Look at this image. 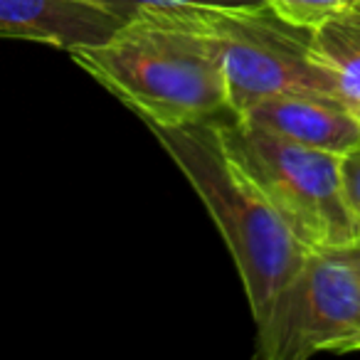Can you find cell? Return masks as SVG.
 <instances>
[{"mask_svg": "<svg viewBox=\"0 0 360 360\" xmlns=\"http://www.w3.org/2000/svg\"><path fill=\"white\" fill-rule=\"evenodd\" d=\"M178 11L220 57L232 116H242L257 101L279 94L340 99L335 79L314 57L311 32L279 20L266 6L255 11Z\"/></svg>", "mask_w": 360, "mask_h": 360, "instance_id": "4", "label": "cell"}, {"mask_svg": "<svg viewBox=\"0 0 360 360\" xmlns=\"http://www.w3.org/2000/svg\"><path fill=\"white\" fill-rule=\"evenodd\" d=\"M237 119L294 143L345 155L360 146V116L340 99L314 94H279L257 101Z\"/></svg>", "mask_w": 360, "mask_h": 360, "instance_id": "6", "label": "cell"}, {"mask_svg": "<svg viewBox=\"0 0 360 360\" xmlns=\"http://www.w3.org/2000/svg\"><path fill=\"white\" fill-rule=\"evenodd\" d=\"M70 55L143 124L232 116L220 57L178 8L136 13L109 40L75 47Z\"/></svg>", "mask_w": 360, "mask_h": 360, "instance_id": "1", "label": "cell"}, {"mask_svg": "<svg viewBox=\"0 0 360 360\" xmlns=\"http://www.w3.org/2000/svg\"><path fill=\"white\" fill-rule=\"evenodd\" d=\"M124 22L91 0H0V37L67 52L109 40Z\"/></svg>", "mask_w": 360, "mask_h": 360, "instance_id": "7", "label": "cell"}, {"mask_svg": "<svg viewBox=\"0 0 360 360\" xmlns=\"http://www.w3.org/2000/svg\"><path fill=\"white\" fill-rule=\"evenodd\" d=\"M227 148L311 250L360 245V227L343 200L340 155L294 143L245 119L220 121Z\"/></svg>", "mask_w": 360, "mask_h": 360, "instance_id": "3", "label": "cell"}, {"mask_svg": "<svg viewBox=\"0 0 360 360\" xmlns=\"http://www.w3.org/2000/svg\"><path fill=\"white\" fill-rule=\"evenodd\" d=\"M355 247L311 250L262 323L257 355L306 360L316 353L360 350V269Z\"/></svg>", "mask_w": 360, "mask_h": 360, "instance_id": "5", "label": "cell"}, {"mask_svg": "<svg viewBox=\"0 0 360 360\" xmlns=\"http://www.w3.org/2000/svg\"><path fill=\"white\" fill-rule=\"evenodd\" d=\"M198 193L240 271L255 326L301 271L311 247L227 148L220 121L146 124Z\"/></svg>", "mask_w": 360, "mask_h": 360, "instance_id": "2", "label": "cell"}, {"mask_svg": "<svg viewBox=\"0 0 360 360\" xmlns=\"http://www.w3.org/2000/svg\"><path fill=\"white\" fill-rule=\"evenodd\" d=\"M311 50L335 79L340 101L360 116V0L311 32Z\"/></svg>", "mask_w": 360, "mask_h": 360, "instance_id": "8", "label": "cell"}, {"mask_svg": "<svg viewBox=\"0 0 360 360\" xmlns=\"http://www.w3.org/2000/svg\"><path fill=\"white\" fill-rule=\"evenodd\" d=\"M104 11L119 15L121 20H129L136 13L150 11H168V8H212V11H255L264 8V0H91Z\"/></svg>", "mask_w": 360, "mask_h": 360, "instance_id": "10", "label": "cell"}, {"mask_svg": "<svg viewBox=\"0 0 360 360\" xmlns=\"http://www.w3.org/2000/svg\"><path fill=\"white\" fill-rule=\"evenodd\" d=\"M264 3L279 20L314 32L353 8L358 0H264Z\"/></svg>", "mask_w": 360, "mask_h": 360, "instance_id": "9", "label": "cell"}, {"mask_svg": "<svg viewBox=\"0 0 360 360\" xmlns=\"http://www.w3.org/2000/svg\"><path fill=\"white\" fill-rule=\"evenodd\" d=\"M340 186L345 205L360 227V146L340 155Z\"/></svg>", "mask_w": 360, "mask_h": 360, "instance_id": "11", "label": "cell"}, {"mask_svg": "<svg viewBox=\"0 0 360 360\" xmlns=\"http://www.w3.org/2000/svg\"><path fill=\"white\" fill-rule=\"evenodd\" d=\"M353 252H355V264H358V269H360V245H358V247H355V250H353Z\"/></svg>", "mask_w": 360, "mask_h": 360, "instance_id": "12", "label": "cell"}]
</instances>
